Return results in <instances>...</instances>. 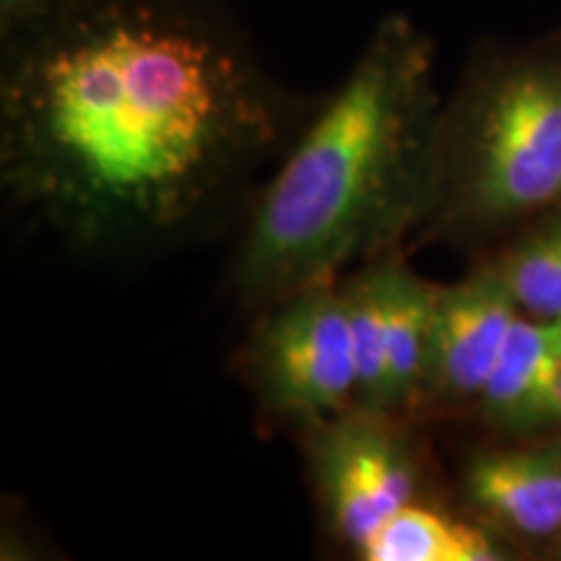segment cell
Instances as JSON below:
<instances>
[{
    "mask_svg": "<svg viewBox=\"0 0 561 561\" xmlns=\"http://www.w3.org/2000/svg\"><path fill=\"white\" fill-rule=\"evenodd\" d=\"M301 125L219 0H62L3 34L0 182L76 252L195 240Z\"/></svg>",
    "mask_w": 561,
    "mask_h": 561,
    "instance_id": "cell-1",
    "label": "cell"
},
{
    "mask_svg": "<svg viewBox=\"0 0 561 561\" xmlns=\"http://www.w3.org/2000/svg\"><path fill=\"white\" fill-rule=\"evenodd\" d=\"M442 96L434 45L390 13L252 198L231 257L248 310L359 265L424 234L439 195Z\"/></svg>",
    "mask_w": 561,
    "mask_h": 561,
    "instance_id": "cell-2",
    "label": "cell"
},
{
    "mask_svg": "<svg viewBox=\"0 0 561 561\" xmlns=\"http://www.w3.org/2000/svg\"><path fill=\"white\" fill-rule=\"evenodd\" d=\"M561 206V26L476 47L439 117V195L421 237L491 252Z\"/></svg>",
    "mask_w": 561,
    "mask_h": 561,
    "instance_id": "cell-3",
    "label": "cell"
},
{
    "mask_svg": "<svg viewBox=\"0 0 561 561\" xmlns=\"http://www.w3.org/2000/svg\"><path fill=\"white\" fill-rule=\"evenodd\" d=\"M257 411L299 432L356 403V356L341 280L314 284L257 312L242 351Z\"/></svg>",
    "mask_w": 561,
    "mask_h": 561,
    "instance_id": "cell-4",
    "label": "cell"
},
{
    "mask_svg": "<svg viewBox=\"0 0 561 561\" xmlns=\"http://www.w3.org/2000/svg\"><path fill=\"white\" fill-rule=\"evenodd\" d=\"M413 424L354 403L301 432L320 515L346 549L359 551L396 512L424 500V455Z\"/></svg>",
    "mask_w": 561,
    "mask_h": 561,
    "instance_id": "cell-5",
    "label": "cell"
},
{
    "mask_svg": "<svg viewBox=\"0 0 561 561\" xmlns=\"http://www.w3.org/2000/svg\"><path fill=\"white\" fill-rule=\"evenodd\" d=\"M356 356V403L419 421L421 380L439 284L419 276L403 252L341 278Z\"/></svg>",
    "mask_w": 561,
    "mask_h": 561,
    "instance_id": "cell-6",
    "label": "cell"
},
{
    "mask_svg": "<svg viewBox=\"0 0 561 561\" xmlns=\"http://www.w3.org/2000/svg\"><path fill=\"white\" fill-rule=\"evenodd\" d=\"M517 318L520 310L489 257L462 278L439 286L421 380L419 421L458 413L473 416Z\"/></svg>",
    "mask_w": 561,
    "mask_h": 561,
    "instance_id": "cell-7",
    "label": "cell"
},
{
    "mask_svg": "<svg viewBox=\"0 0 561 561\" xmlns=\"http://www.w3.org/2000/svg\"><path fill=\"white\" fill-rule=\"evenodd\" d=\"M458 500L515 559L561 561V434L496 439L471 453L458 473Z\"/></svg>",
    "mask_w": 561,
    "mask_h": 561,
    "instance_id": "cell-8",
    "label": "cell"
},
{
    "mask_svg": "<svg viewBox=\"0 0 561 561\" xmlns=\"http://www.w3.org/2000/svg\"><path fill=\"white\" fill-rule=\"evenodd\" d=\"M561 322L520 314L491 371L473 416L494 439H536L557 432Z\"/></svg>",
    "mask_w": 561,
    "mask_h": 561,
    "instance_id": "cell-9",
    "label": "cell"
},
{
    "mask_svg": "<svg viewBox=\"0 0 561 561\" xmlns=\"http://www.w3.org/2000/svg\"><path fill=\"white\" fill-rule=\"evenodd\" d=\"M364 561H510L512 551L466 512L413 502L356 551Z\"/></svg>",
    "mask_w": 561,
    "mask_h": 561,
    "instance_id": "cell-10",
    "label": "cell"
},
{
    "mask_svg": "<svg viewBox=\"0 0 561 561\" xmlns=\"http://www.w3.org/2000/svg\"><path fill=\"white\" fill-rule=\"evenodd\" d=\"M525 318L561 322V206L486 252Z\"/></svg>",
    "mask_w": 561,
    "mask_h": 561,
    "instance_id": "cell-11",
    "label": "cell"
},
{
    "mask_svg": "<svg viewBox=\"0 0 561 561\" xmlns=\"http://www.w3.org/2000/svg\"><path fill=\"white\" fill-rule=\"evenodd\" d=\"M62 0H0V32L9 34L50 13Z\"/></svg>",
    "mask_w": 561,
    "mask_h": 561,
    "instance_id": "cell-12",
    "label": "cell"
},
{
    "mask_svg": "<svg viewBox=\"0 0 561 561\" xmlns=\"http://www.w3.org/2000/svg\"><path fill=\"white\" fill-rule=\"evenodd\" d=\"M557 432L561 434V380H559V396H557Z\"/></svg>",
    "mask_w": 561,
    "mask_h": 561,
    "instance_id": "cell-13",
    "label": "cell"
}]
</instances>
